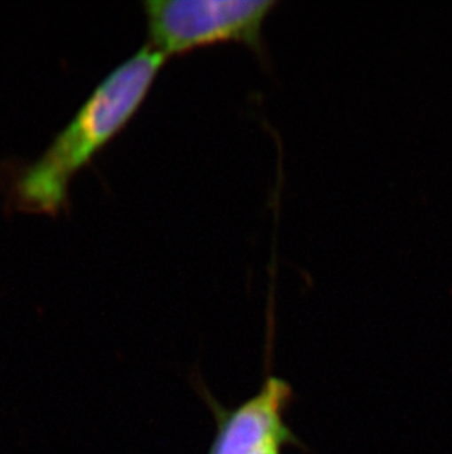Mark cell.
<instances>
[{
    "mask_svg": "<svg viewBox=\"0 0 452 454\" xmlns=\"http://www.w3.org/2000/svg\"><path fill=\"white\" fill-rule=\"evenodd\" d=\"M165 60L145 44L112 69L51 146L17 176L13 194L18 206L35 212L59 210L73 176L133 120Z\"/></svg>",
    "mask_w": 452,
    "mask_h": 454,
    "instance_id": "6da1fadb",
    "label": "cell"
},
{
    "mask_svg": "<svg viewBox=\"0 0 452 454\" xmlns=\"http://www.w3.org/2000/svg\"><path fill=\"white\" fill-rule=\"evenodd\" d=\"M277 0H147V46L163 58L225 42L263 48V26Z\"/></svg>",
    "mask_w": 452,
    "mask_h": 454,
    "instance_id": "7a4b0ae2",
    "label": "cell"
},
{
    "mask_svg": "<svg viewBox=\"0 0 452 454\" xmlns=\"http://www.w3.org/2000/svg\"><path fill=\"white\" fill-rule=\"evenodd\" d=\"M291 397L288 382L268 378L257 395L221 415L209 454H253L269 442H295L284 420Z\"/></svg>",
    "mask_w": 452,
    "mask_h": 454,
    "instance_id": "3957f363",
    "label": "cell"
},
{
    "mask_svg": "<svg viewBox=\"0 0 452 454\" xmlns=\"http://www.w3.org/2000/svg\"><path fill=\"white\" fill-rule=\"evenodd\" d=\"M282 447H284V444H281V442H269V444H266L265 447H261L253 454H281Z\"/></svg>",
    "mask_w": 452,
    "mask_h": 454,
    "instance_id": "277c9868",
    "label": "cell"
}]
</instances>
